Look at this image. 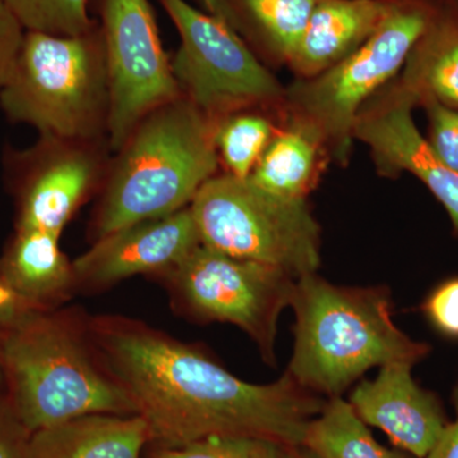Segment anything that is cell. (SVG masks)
<instances>
[{
    "mask_svg": "<svg viewBox=\"0 0 458 458\" xmlns=\"http://www.w3.org/2000/svg\"><path fill=\"white\" fill-rule=\"evenodd\" d=\"M110 82L108 144L122 147L150 111L181 96L149 0H98Z\"/></svg>",
    "mask_w": 458,
    "mask_h": 458,
    "instance_id": "11",
    "label": "cell"
},
{
    "mask_svg": "<svg viewBox=\"0 0 458 458\" xmlns=\"http://www.w3.org/2000/svg\"><path fill=\"white\" fill-rule=\"evenodd\" d=\"M25 35V27L9 7L7 0H0V90L16 63Z\"/></svg>",
    "mask_w": 458,
    "mask_h": 458,
    "instance_id": "27",
    "label": "cell"
},
{
    "mask_svg": "<svg viewBox=\"0 0 458 458\" xmlns=\"http://www.w3.org/2000/svg\"><path fill=\"white\" fill-rule=\"evenodd\" d=\"M180 35L171 57L181 95L218 123L245 110L284 116L285 87L219 18L186 0H158Z\"/></svg>",
    "mask_w": 458,
    "mask_h": 458,
    "instance_id": "8",
    "label": "cell"
},
{
    "mask_svg": "<svg viewBox=\"0 0 458 458\" xmlns=\"http://www.w3.org/2000/svg\"><path fill=\"white\" fill-rule=\"evenodd\" d=\"M411 369L409 363L386 364L375 379H363L352 390L349 403L400 451L426 458L447 423L437 400L412 378Z\"/></svg>",
    "mask_w": 458,
    "mask_h": 458,
    "instance_id": "14",
    "label": "cell"
},
{
    "mask_svg": "<svg viewBox=\"0 0 458 458\" xmlns=\"http://www.w3.org/2000/svg\"><path fill=\"white\" fill-rule=\"evenodd\" d=\"M301 458H318V457L315 456V454H313L312 452L306 450V448L301 447Z\"/></svg>",
    "mask_w": 458,
    "mask_h": 458,
    "instance_id": "31",
    "label": "cell"
},
{
    "mask_svg": "<svg viewBox=\"0 0 458 458\" xmlns=\"http://www.w3.org/2000/svg\"><path fill=\"white\" fill-rule=\"evenodd\" d=\"M456 419L445 426L441 438L426 458H458V386L454 394Z\"/></svg>",
    "mask_w": 458,
    "mask_h": 458,
    "instance_id": "29",
    "label": "cell"
},
{
    "mask_svg": "<svg viewBox=\"0 0 458 458\" xmlns=\"http://www.w3.org/2000/svg\"><path fill=\"white\" fill-rule=\"evenodd\" d=\"M110 82L98 22L78 36L26 31L0 107L38 134L107 140Z\"/></svg>",
    "mask_w": 458,
    "mask_h": 458,
    "instance_id": "5",
    "label": "cell"
},
{
    "mask_svg": "<svg viewBox=\"0 0 458 458\" xmlns=\"http://www.w3.org/2000/svg\"><path fill=\"white\" fill-rule=\"evenodd\" d=\"M5 386L4 369H3L2 360H0V390Z\"/></svg>",
    "mask_w": 458,
    "mask_h": 458,
    "instance_id": "32",
    "label": "cell"
},
{
    "mask_svg": "<svg viewBox=\"0 0 458 458\" xmlns=\"http://www.w3.org/2000/svg\"><path fill=\"white\" fill-rule=\"evenodd\" d=\"M59 241L47 232L16 229L0 256V283L26 311H56L78 286Z\"/></svg>",
    "mask_w": 458,
    "mask_h": 458,
    "instance_id": "15",
    "label": "cell"
},
{
    "mask_svg": "<svg viewBox=\"0 0 458 458\" xmlns=\"http://www.w3.org/2000/svg\"><path fill=\"white\" fill-rule=\"evenodd\" d=\"M328 161L327 148L312 129L283 117L247 179L279 197L307 199Z\"/></svg>",
    "mask_w": 458,
    "mask_h": 458,
    "instance_id": "20",
    "label": "cell"
},
{
    "mask_svg": "<svg viewBox=\"0 0 458 458\" xmlns=\"http://www.w3.org/2000/svg\"><path fill=\"white\" fill-rule=\"evenodd\" d=\"M90 342L157 448H180L213 436H256L301 447L327 400L284 373L267 385L232 375L200 348L137 319H87Z\"/></svg>",
    "mask_w": 458,
    "mask_h": 458,
    "instance_id": "1",
    "label": "cell"
},
{
    "mask_svg": "<svg viewBox=\"0 0 458 458\" xmlns=\"http://www.w3.org/2000/svg\"><path fill=\"white\" fill-rule=\"evenodd\" d=\"M267 66L288 65L318 0H197Z\"/></svg>",
    "mask_w": 458,
    "mask_h": 458,
    "instance_id": "17",
    "label": "cell"
},
{
    "mask_svg": "<svg viewBox=\"0 0 458 458\" xmlns=\"http://www.w3.org/2000/svg\"><path fill=\"white\" fill-rule=\"evenodd\" d=\"M283 117L267 110H245L216 123V153L223 174L247 179L276 134Z\"/></svg>",
    "mask_w": 458,
    "mask_h": 458,
    "instance_id": "22",
    "label": "cell"
},
{
    "mask_svg": "<svg viewBox=\"0 0 458 458\" xmlns=\"http://www.w3.org/2000/svg\"><path fill=\"white\" fill-rule=\"evenodd\" d=\"M388 0H318L288 66L297 80L324 73L375 33Z\"/></svg>",
    "mask_w": 458,
    "mask_h": 458,
    "instance_id": "16",
    "label": "cell"
},
{
    "mask_svg": "<svg viewBox=\"0 0 458 458\" xmlns=\"http://www.w3.org/2000/svg\"><path fill=\"white\" fill-rule=\"evenodd\" d=\"M26 31L56 36L89 32L98 21L89 13V0H7Z\"/></svg>",
    "mask_w": 458,
    "mask_h": 458,
    "instance_id": "23",
    "label": "cell"
},
{
    "mask_svg": "<svg viewBox=\"0 0 458 458\" xmlns=\"http://www.w3.org/2000/svg\"><path fill=\"white\" fill-rule=\"evenodd\" d=\"M190 209L210 249L279 267L294 279L318 273L321 227L307 199L279 197L221 172L199 190Z\"/></svg>",
    "mask_w": 458,
    "mask_h": 458,
    "instance_id": "7",
    "label": "cell"
},
{
    "mask_svg": "<svg viewBox=\"0 0 458 458\" xmlns=\"http://www.w3.org/2000/svg\"><path fill=\"white\" fill-rule=\"evenodd\" d=\"M161 276L183 312L201 322L240 327L265 363L276 366L278 322L291 307L297 279L279 267L232 258L203 243Z\"/></svg>",
    "mask_w": 458,
    "mask_h": 458,
    "instance_id": "9",
    "label": "cell"
},
{
    "mask_svg": "<svg viewBox=\"0 0 458 458\" xmlns=\"http://www.w3.org/2000/svg\"><path fill=\"white\" fill-rule=\"evenodd\" d=\"M438 4L439 0H388L381 25L360 49L324 73L295 78L285 87L284 117L312 129L330 159L345 165L361 108L396 80Z\"/></svg>",
    "mask_w": 458,
    "mask_h": 458,
    "instance_id": "6",
    "label": "cell"
},
{
    "mask_svg": "<svg viewBox=\"0 0 458 458\" xmlns=\"http://www.w3.org/2000/svg\"><path fill=\"white\" fill-rule=\"evenodd\" d=\"M111 157L108 140L40 134L25 149L8 147L3 167L16 204V229L62 237L78 210L98 197Z\"/></svg>",
    "mask_w": 458,
    "mask_h": 458,
    "instance_id": "10",
    "label": "cell"
},
{
    "mask_svg": "<svg viewBox=\"0 0 458 458\" xmlns=\"http://www.w3.org/2000/svg\"><path fill=\"white\" fill-rule=\"evenodd\" d=\"M30 434L8 394H0V458H23Z\"/></svg>",
    "mask_w": 458,
    "mask_h": 458,
    "instance_id": "28",
    "label": "cell"
},
{
    "mask_svg": "<svg viewBox=\"0 0 458 458\" xmlns=\"http://www.w3.org/2000/svg\"><path fill=\"white\" fill-rule=\"evenodd\" d=\"M428 117V144L443 164L458 172V110L434 99L421 102Z\"/></svg>",
    "mask_w": 458,
    "mask_h": 458,
    "instance_id": "25",
    "label": "cell"
},
{
    "mask_svg": "<svg viewBox=\"0 0 458 458\" xmlns=\"http://www.w3.org/2000/svg\"><path fill=\"white\" fill-rule=\"evenodd\" d=\"M148 443L140 415L90 414L30 434L23 458H140Z\"/></svg>",
    "mask_w": 458,
    "mask_h": 458,
    "instance_id": "18",
    "label": "cell"
},
{
    "mask_svg": "<svg viewBox=\"0 0 458 458\" xmlns=\"http://www.w3.org/2000/svg\"><path fill=\"white\" fill-rule=\"evenodd\" d=\"M397 81L414 96L418 106L434 99L458 110V0H439Z\"/></svg>",
    "mask_w": 458,
    "mask_h": 458,
    "instance_id": "19",
    "label": "cell"
},
{
    "mask_svg": "<svg viewBox=\"0 0 458 458\" xmlns=\"http://www.w3.org/2000/svg\"><path fill=\"white\" fill-rule=\"evenodd\" d=\"M201 245L190 207L161 218L132 223L98 238L73 261L78 286L104 288L144 274L172 269Z\"/></svg>",
    "mask_w": 458,
    "mask_h": 458,
    "instance_id": "13",
    "label": "cell"
},
{
    "mask_svg": "<svg viewBox=\"0 0 458 458\" xmlns=\"http://www.w3.org/2000/svg\"><path fill=\"white\" fill-rule=\"evenodd\" d=\"M424 311L437 330L458 337V278L442 283L424 303Z\"/></svg>",
    "mask_w": 458,
    "mask_h": 458,
    "instance_id": "26",
    "label": "cell"
},
{
    "mask_svg": "<svg viewBox=\"0 0 458 458\" xmlns=\"http://www.w3.org/2000/svg\"><path fill=\"white\" fill-rule=\"evenodd\" d=\"M153 458H301V447L256 436H213L180 448H157Z\"/></svg>",
    "mask_w": 458,
    "mask_h": 458,
    "instance_id": "24",
    "label": "cell"
},
{
    "mask_svg": "<svg viewBox=\"0 0 458 458\" xmlns=\"http://www.w3.org/2000/svg\"><path fill=\"white\" fill-rule=\"evenodd\" d=\"M214 132L216 123L182 95L146 114L111 157L90 221L93 242L190 207L221 168Z\"/></svg>",
    "mask_w": 458,
    "mask_h": 458,
    "instance_id": "3",
    "label": "cell"
},
{
    "mask_svg": "<svg viewBox=\"0 0 458 458\" xmlns=\"http://www.w3.org/2000/svg\"><path fill=\"white\" fill-rule=\"evenodd\" d=\"M27 312L11 292L0 283V339L20 321Z\"/></svg>",
    "mask_w": 458,
    "mask_h": 458,
    "instance_id": "30",
    "label": "cell"
},
{
    "mask_svg": "<svg viewBox=\"0 0 458 458\" xmlns=\"http://www.w3.org/2000/svg\"><path fill=\"white\" fill-rule=\"evenodd\" d=\"M291 307L294 345L285 372L327 399L342 396L375 367L414 366L429 352L394 325L386 285H335L309 274L295 280Z\"/></svg>",
    "mask_w": 458,
    "mask_h": 458,
    "instance_id": "2",
    "label": "cell"
},
{
    "mask_svg": "<svg viewBox=\"0 0 458 458\" xmlns=\"http://www.w3.org/2000/svg\"><path fill=\"white\" fill-rule=\"evenodd\" d=\"M415 107L414 96L394 80L361 108L352 135L369 148L381 174L409 172L420 180L447 210L458 233V172L434 155L415 125Z\"/></svg>",
    "mask_w": 458,
    "mask_h": 458,
    "instance_id": "12",
    "label": "cell"
},
{
    "mask_svg": "<svg viewBox=\"0 0 458 458\" xmlns=\"http://www.w3.org/2000/svg\"><path fill=\"white\" fill-rule=\"evenodd\" d=\"M0 360L30 433L83 415H137L93 348L87 319L71 312H27L0 339Z\"/></svg>",
    "mask_w": 458,
    "mask_h": 458,
    "instance_id": "4",
    "label": "cell"
},
{
    "mask_svg": "<svg viewBox=\"0 0 458 458\" xmlns=\"http://www.w3.org/2000/svg\"><path fill=\"white\" fill-rule=\"evenodd\" d=\"M318 458H410L406 452L379 445L351 403L331 397L310 421L302 445Z\"/></svg>",
    "mask_w": 458,
    "mask_h": 458,
    "instance_id": "21",
    "label": "cell"
}]
</instances>
